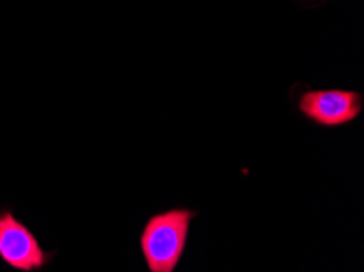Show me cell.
<instances>
[{
	"label": "cell",
	"instance_id": "cell-1",
	"mask_svg": "<svg viewBox=\"0 0 364 272\" xmlns=\"http://www.w3.org/2000/svg\"><path fill=\"white\" fill-rule=\"evenodd\" d=\"M198 209L170 207L152 214L139 235V249L149 272H175L185 256L191 222Z\"/></svg>",
	"mask_w": 364,
	"mask_h": 272
},
{
	"label": "cell",
	"instance_id": "cell-2",
	"mask_svg": "<svg viewBox=\"0 0 364 272\" xmlns=\"http://www.w3.org/2000/svg\"><path fill=\"white\" fill-rule=\"evenodd\" d=\"M363 107L361 93L345 88H306L296 99V108L302 118L325 129L355 123Z\"/></svg>",
	"mask_w": 364,
	"mask_h": 272
},
{
	"label": "cell",
	"instance_id": "cell-3",
	"mask_svg": "<svg viewBox=\"0 0 364 272\" xmlns=\"http://www.w3.org/2000/svg\"><path fill=\"white\" fill-rule=\"evenodd\" d=\"M54 258L44 251L40 241L12 210H0V259L9 268L20 272H36L46 268Z\"/></svg>",
	"mask_w": 364,
	"mask_h": 272
}]
</instances>
